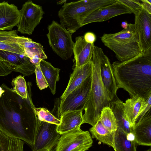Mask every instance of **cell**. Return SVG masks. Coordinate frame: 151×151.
<instances>
[{
    "label": "cell",
    "instance_id": "cell-1",
    "mask_svg": "<svg viewBox=\"0 0 151 151\" xmlns=\"http://www.w3.org/2000/svg\"><path fill=\"white\" fill-rule=\"evenodd\" d=\"M27 84V97L24 99L5 84L1 85L4 92L0 98V130L32 147L40 121L31 98V84Z\"/></svg>",
    "mask_w": 151,
    "mask_h": 151
},
{
    "label": "cell",
    "instance_id": "cell-2",
    "mask_svg": "<svg viewBox=\"0 0 151 151\" xmlns=\"http://www.w3.org/2000/svg\"><path fill=\"white\" fill-rule=\"evenodd\" d=\"M112 66L118 89L145 101L151 95V48L128 60L115 61Z\"/></svg>",
    "mask_w": 151,
    "mask_h": 151
},
{
    "label": "cell",
    "instance_id": "cell-3",
    "mask_svg": "<svg viewBox=\"0 0 151 151\" xmlns=\"http://www.w3.org/2000/svg\"><path fill=\"white\" fill-rule=\"evenodd\" d=\"M94 46L91 60L93 63L91 83L89 95L84 107L83 123L92 126L99 121L101 111L105 107L111 106L112 101L109 99L102 83L101 76L99 49Z\"/></svg>",
    "mask_w": 151,
    "mask_h": 151
},
{
    "label": "cell",
    "instance_id": "cell-4",
    "mask_svg": "<svg viewBox=\"0 0 151 151\" xmlns=\"http://www.w3.org/2000/svg\"><path fill=\"white\" fill-rule=\"evenodd\" d=\"M115 1L116 0H82L65 2L58 12L60 24L73 34L82 27L84 20L94 11Z\"/></svg>",
    "mask_w": 151,
    "mask_h": 151
},
{
    "label": "cell",
    "instance_id": "cell-5",
    "mask_svg": "<svg viewBox=\"0 0 151 151\" xmlns=\"http://www.w3.org/2000/svg\"><path fill=\"white\" fill-rule=\"evenodd\" d=\"M100 38L119 61L128 60L142 52L134 24H128L126 29L117 33L104 34Z\"/></svg>",
    "mask_w": 151,
    "mask_h": 151
},
{
    "label": "cell",
    "instance_id": "cell-6",
    "mask_svg": "<svg viewBox=\"0 0 151 151\" xmlns=\"http://www.w3.org/2000/svg\"><path fill=\"white\" fill-rule=\"evenodd\" d=\"M47 34L49 44L53 51L63 60H67L73 54L74 44L72 34L61 24L53 20L47 27Z\"/></svg>",
    "mask_w": 151,
    "mask_h": 151
},
{
    "label": "cell",
    "instance_id": "cell-7",
    "mask_svg": "<svg viewBox=\"0 0 151 151\" xmlns=\"http://www.w3.org/2000/svg\"><path fill=\"white\" fill-rule=\"evenodd\" d=\"M89 131L80 128L62 134L55 151H86L92 145Z\"/></svg>",
    "mask_w": 151,
    "mask_h": 151
},
{
    "label": "cell",
    "instance_id": "cell-8",
    "mask_svg": "<svg viewBox=\"0 0 151 151\" xmlns=\"http://www.w3.org/2000/svg\"><path fill=\"white\" fill-rule=\"evenodd\" d=\"M91 83V75L81 85L61 100L58 108L59 117L66 112L83 110L87 100Z\"/></svg>",
    "mask_w": 151,
    "mask_h": 151
},
{
    "label": "cell",
    "instance_id": "cell-9",
    "mask_svg": "<svg viewBox=\"0 0 151 151\" xmlns=\"http://www.w3.org/2000/svg\"><path fill=\"white\" fill-rule=\"evenodd\" d=\"M57 125L40 121L32 151H55L61 134L56 131Z\"/></svg>",
    "mask_w": 151,
    "mask_h": 151
},
{
    "label": "cell",
    "instance_id": "cell-10",
    "mask_svg": "<svg viewBox=\"0 0 151 151\" xmlns=\"http://www.w3.org/2000/svg\"><path fill=\"white\" fill-rule=\"evenodd\" d=\"M19 12L21 17L17 26V31L22 34L31 35L43 17L42 7L28 1L23 4Z\"/></svg>",
    "mask_w": 151,
    "mask_h": 151
},
{
    "label": "cell",
    "instance_id": "cell-11",
    "mask_svg": "<svg viewBox=\"0 0 151 151\" xmlns=\"http://www.w3.org/2000/svg\"><path fill=\"white\" fill-rule=\"evenodd\" d=\"M0 63L12 71L18 72L24 76L34 73L35 66L26 55L0 50Z\"/></svg>",
    "mask_w": 151,
    "mask_h": 151
},
{
    "label": "cell",
    "instance_id": "cell-12",
    "mask_svg": "<svg viewBox=\"0 0 151 151\" xmlns=\"http://www.w3.org/2000/svg\"><path fill=\"white\" fill-rule=\"evenodd\" d=\"M132 13L129 8L116 0L115 2L111 4L99 8L94 11L85 19L82 26L91 23L105 21L119 15Z\"/></svg>",
    "mask_w": 151,
    "mask_h": 151
},
{
    "label": "cell",
    "instance_id": "cell-13",
    "mask_svg": "<svg viewBox=\"0 0 151 151\" xmlns=\"http://www.w3.org/2000/svg\"><path fill=\"white\" fill-rule=\"evenodd\" d=\"M134 25L142 52L151 48V14L142 9L134 14Z\"/></svg>",
    "mask_w": 151,
    "mask_h": 151
},
{
    "label": "cell",
    "instance_id": "cell-14",
    "mask_svg": "<svg viewBox=\"0 0 151 151\" xmlns=\"http://www.w3.org/2000/svg\"><path fill=\"white\" fill-rule=\"evenodd\" d=\"M99 55L101 76L106 92L112 101L118 98L117 88L112 64L102 48L100 47Z\"/></svg>",
    "mask_w": 151,
    "mask_h": 151
},
{
    "label": "cell",
    "instance_id": "cell-15",
    "mask_svg": "<svg viewBox=\"0 0 151 151\" xmlns=\"http://www.w3.org/2000/svg\"><path fill=\"white\" fill-rule=\"evenodd\" d=\"M20 17L19 10L14 4L0 2V31L12 30L18 24Z\"/></svg>",
    "mask_w": 151,
    "mask_h": 151
},
{
    "label": "cell",
    "instance_id": "cell-16",
    "mask_svg": "<svg viewBox=\"0 0 151 151\" xmlns=\"http://www.w3.org/2000/svg\"><path fill=\"white\" fill-rule=\"evenodd\" d=\"M134 140L137 145L151 146V111H148L133 129Z\"/></svg>",
    "mask_w": 151,
    "mask_h": 151
},
{
    "label": "cell",
    "instance_id": "cell-17",
    "mask_svg": "<svg viewBox=\"0 0 151 151\" xmlns=\"http://www.w3.org/2000/svg\"><path fill=\"white\" fill-rule=\"evenodd\" d=\"M93 63L91 60L79 67H75L70 76L67 86L60 97L61 100L65 98L73 90L81 85L91 76Z\"/></svg>",
    "mask_w": 151,
    "mask_h": 151
},
{
    "label": "cell",
    "instance_id": "cell-18",
    "mask_svg": "<svg viewBox=\"0 0 151 151\" xmlns=\"http://www.w3.org/2000/svg\"><path fill=\"white\" fill-rule=\"evenodd\" d=\"M73 48L76 67H79L86 64L91 59L95 46L94 43L86 42L83 36H78L75 39Z\"/></svg>",
    "mask_w": 151,
    "mask_h": 151
},
{
    "label": "cell",
    "instance_id": "cell-19",
    "mask_svg": "<svg viewBox=\"0 0 151 151\" xmlns=\"http://www.w3.org/2000/svg\"><path fill=\"white\" fill-rule=\"evenodd\" d=\"M82 110L68 111L60 116V123L57 126L56 131L61 135L80 128L83 123Z\"/></svg>",
    "mask_w": 151,
    "mask_h": 151
},
{
    "label": "cell",
    "instance_id": "cell-20",
    "mask_svg": "<svg viewBox=\"0 0 151 151\" xmlns=\"http://www.w3.org/2000/svg\"><path fill=\"white\" fill-rule=\"evenodd\" d=\"M145 100L138 95L127 99L123 107L127 119L133 129Z\"/></svg>",
    "mask_w": 151,
    "mask_h": 151
},
{
    "label": "cell",
    "instance_id": "cell-21",
    "mask_svg": "<svg viewBox=\"0 0 151 151\" xmlns=\"http://www.w3.org/2000/svg\"><path fill=\"white\" fill-rule=\"evenodd\" d=\"M18 36L17 30L0 31V50L26 55L17 42Z\"/></svg>",
    "mask_w": 151,
    "mask_h": 151
},
{
    "label": "cell",
    "instance_id": "cell-22",
    "mask_svg": "<svg viewBox=\"0 0 151 151\" xmlns=\"http://www.w3.org/2000/svg\"><path fill=\"white\" fill-rule=\"evenodd\" d=\"M18 43L24 50L26 55L31 60L35 55L38 56L42 60L47 58L43 46L40 43L33 41L31 39L24 36H18Z\"/></svg>",
    "mask_w": 151,
    "mask_h": 151
},
{
    "label": "cell",
    "instance_id": "cell-23",
    "mask_svg": "<svg viewBox=\"0 0 151 151\" xmlns=\"http://www.w3.org/2000/svg\"><path fill=\"white\" fill-rule=\"evenodd\" d=\"M116 117L118 128L127 134H133V129L131 127L125 114L123 102L119 98L112 101L111 107Z\"/></svg>",
    "mask_w": 151,
    "mask_h": 151
},
{
    "label": "cell",
    "instance_id": "cell-24",
    "mask_svg": "<svg viewBox=\"0 0 151 151\" xmlns=\"http://www.w3.org/2000/svg\"><path fill=\"white\" fill-rule=\"evenodd\" d=\"M92 138H96L100 142L113 148L116 151L114 142L115 132H111L105 128L99 122L89 129Z\"/></svg>",
    "mask_w": 151,
    "mask_h": 151
},
{
    "label": "cell",
    "instance_id": "cell-25",
    "mask_svg": "<svg viewBox=\"0 0 151 151\" xmlns=\"http://www.w3.org/2000/svg\"><path fill=\"white\" fill-rule=\"evenodd\" d=\"M40 66L51 93L55 94L56 92V83L59 80L60 69L55 68L44 60L41 61Z\"/></svg>",
    "mask_w": 151,
    "mask_h": 151
},
{
    "label": "cell",
    "instance_id": "cell-26",
    "mask_svg": "<svg viewBox=\"0 0 151 151\" xmlns=\"http://www.w3.org/2000/svg\"><path fill=\"white\" fill-rule=\"evenodd\" d=\"M114 142L116 151H137L133 135L118 128L115 132Z\"/></svg>",
    "mask_w": 151,
    "mask_h": 151
},
{
    "label": "cell",
    "instance_id": "cell-27",
    "mask_svg": "<svg viewBox=\"0 0 151 151\" xmlns=\"http://www.w3.org/2000/svg\"><path fill=\"white\" fill-rule=\"evenodd\" d=\"M24 142L0 130V151H24Z\"/></svg>",
    "mask_w": 151,
    "mask_h": 151
},
{
    "label": "cell",
    "instance_id": "cell-28",
    "mask_svg": "<svg viewBox=\"0 0 151 151\" xmlns=\"http://www.w3.org/2000/svg\"><path fill=\"white\" fill-rule=\"evenodd\" d=\"M99 121L105 128L111 132H115L118 128L116 117L109 107L103 108Z\"/></svg>",
    "mask_w": 151,
    "mask_h": 151
},
{
    "label": "cell",
    "instance_id": "cell-29",
    "mask_svg": "<svg viewBox=\"0 0 151 151\" xmlns=\"http://www.w3.org/2000/svg\"><path fill=\"white\" fill-rule=\"evenodd\" d=\"M13 88V91L21 97L22 99L27 97V84L25 79L21 75L13 79L12 82Z\"/></svg>",
    "mask_w": 151,
    "mask_h": 151
},
{
    "label": "cell",
    "instance_id": "cell-30",
    "mask_svg": "<svg viewBox=\"0 0 151 151\" xmlns=\"http://www.w3.org/2000/svg\"><path fill=\"white\" fill-rule=\"evenodd\" d=\"M34 109L39 121L57 125L60 124V119L51 114L46 108L35 107Z\"/></svg>",
    "mask_w": 151,
    "mask_h": 151
},
{
    "label": "cell",
    "instance_id": "cell-31",
    "mask_svg": "<svg viewBox=\"0 0 151 151\" xmlns=\"http://www.w3.org/2000/svg\"><path fill=\"white\" fill-rule=\"evenodd\" d=\"M129 8L134 14L143 9L141 2L138 0H118Z\"/></svg>",
    "mask_w": 151,
    "mask_h": 151
},
{
    "label": "cell",
    "instance_id": "cell-32",
    "mask_svg": "<svg viewBox=\"0 0 151 151\" xmlns=\"http://www.w3.org/2000/svg\"><path fill=\"white\" fill-rule=\"evenodd\" d=\"M36 78V83L40 90L47 87L48 85L46 80L41 70L40 65L35 66V71Z\"/></svg>",
    "mask_w": 151,
    "mask_h": 151
},
{
    "label": "cell",
    "instance_id": "cell-33",
    "mask_svg": "<svg viewBox=\"0 0 151 151\" xmlns=\"http://www.w3.org/2000/svg\"><path fill=\"white\" fill-rule=\"evenodd\" d=\"M151 95H150L148 98L145 101V104L140 111L136 123L140 121L147 113L151 110Z\"/></svg>",
    "mask_w": 151,
    "mask_h": 151
},
{
    "label": "cell",
    "instance_id": "cell-34",
    "mask_svg": "<svg viewBox=\"0 0 151 151\" xmlns=\"http://www.w3.org/2000/svg\"><path fill=\"white\" fill-rule=\"evenodd\" d=\"M83 37L86 42L91 44L94 43L96 40V37L95 34L91 32L86 33Z\"/></svg>",
    "mask_w": 151,
    "mask_h": 151
},
{
    "label": "cell",
    "instance_id": "cell-35",
    "mask_svg": "<svg viewBox=\"0 0 151 151\" xmlns=\"http://www.w3.org/2000/svg\"><path fill=\"white\" fill-rule=\"evenodd\" d=\"M143 6V9L151 14V0H141Z\"/></svg>",
    "mask_w": 151,
    "mask_h": 151
},
{
    "label": "cell",
    "instance_id": "cell-36",
    "mask_svg": "<svg viewBox=\"0 0 151 151\" xmlns=\"http://www.w3.org/2000/svg\"><path fill=\"white\" fill-rule=\"evenodd\" d=\"M12 71L4 65L0 63V76H5L10 73Z\"/></svg>",
    "mask_w": 151,
    "mask_h": 151
},
{
    "label": "cell",
    "instance_id": "cell-37",
    "mask_svg": "<svg viewBox=\"0 0 151 151\" xmlns=\"http://www.w3.org/2000/svg\"><path fill=\"white\" fill-rule=\"evenodd\" d=\"M128 24L126 21L123 22L121 24V26L123 29H126L128 26Z\"/></svg>",
    "mask_w": 151,
    "mask_h": 151
},
{
    "label": "cell",
    "instance_id": "cell-38",
    "mask_svg": "<svg viewBox=\"0 0 151 151\" xmlns=\"http://www.w3.org/2000/svg\"><path fill=\"white\" fill-rule=\"evenodd\" d=\"M4 92V90L2 89L1 87L0 86V98Z\"/></svg>",
    "mask_w": 151,
    "mask_h": 151
},
{
    "label": "cell",
    "instance_id": "cell-39",
    "mask_svg": "<svg viewBox=\"0 0 151 151\" xmlns=\"http://www.w3.org/2000/svg\"><path fill=\"white\" fill-rule=\"evenodd\" d=\"M145 151H151V148L150 147L149 149H148V150H146Z\"/></svg>",
    "mask_w": 151,
    "mask_h": 151
}]
</instances>
